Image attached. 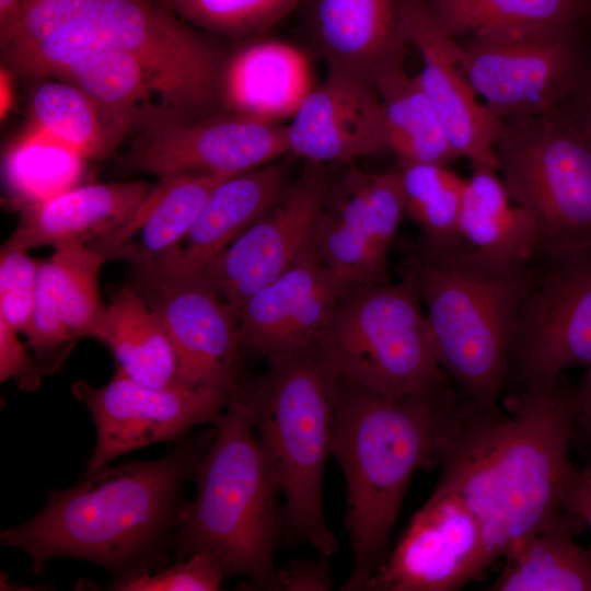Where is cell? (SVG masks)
Returning a JSON list of instances; mask_svg holds the SVG:
<instances>
[{
	"mask_svg": "<svg viewBox=\"0 0 591 591\" xmlns=\"http://www.w3.org/2000/svg\"><path fill=\"white\" fill-rule=\"evenodd\" d=\"M267 362L266 373L241 392L282 497L281 543L308 545L331 557L337 540L324 510V473L339 375L316 343Z\"/></svg>",
	"mask_w": 591,
	"mask_h": 591,
	"instance_id": "8992f818",
	"label": "cell"
},
{
	"mask_svg": "<svg viewBox=\"0 0 591 591\" xmlns=\"http://www.w3.org/2000/svg\"><path fill=\"white\" fill-rule=\"evenodd\" d=\"M565 512L588 526L591 533V471L579 472L569 493ZM588 551L591 553V543Z\"/></svg>",
	"mask_w": 591,
	"mask_h": 591,
	"instance_id": "ee69618b",
	"label": "cell"
},
{
	"mask_svg": "<svg viewBox=\"0 0 591 591\" xmlns=\"http://www.w3.org/2000/svg\"><path fill=\"white\" fill-rule=\"evenodd\" d=\"M71 392L86 406L96 429V443L82 476L130 451L183 438L199 425H215L236 394L179 383L143 385L118 368L105 385L77 381Z\"/></svg>",
	"mask_w": 591,
	"mask_h": 591,
	"instance_id": "4fadbf2b",
	"label": "cell"
},
{
	"mask_svg": "<svg viewBox=\"0 0 591 591\" xmlns=\"http://www.w3.org/2000/svg\"><path fill=\"white\" fill-rule=\"evenodd\" d=\"M94 0H23L21 15L3 51L31 46L57 32Z\"/></svg>",
	"mask_w": 591,
	"mask_h": 591,
	"instance_id": "ab89813d",
	"label": "cell"
},
{
	"mask_svg": "<svg viewBox=\"0 0 591 591\" xmlns=\"http://www.w3.org/2000/svg\"><path fill=\"white\" fill-rule=\"evenodd\" d=\"M513 335L508 379L519 390L591 363V245L542 256Z\"/></svg>",
	"mask_w": 591,
	"mask_h": 591,
	"instance_id": "8fae6325",
	"label": "cell"
},
{
	"mask_svg": "<svg viewBox=\"0 0 591 591\" xmlns=\"http://www.w3.org/2000/svg\"><path fill=\"white\" fill-rule=\"evenodd\" d=\"M234 175L182 174L159 178L138 207L90 247L107 260L143 269L165 256L189 231L212 190Z\"/></svg>",
	"mask_w": 591,
	"mask_h": 591,
	"instance_id": "603a6c76",
	"label": "cell"
},
{
	"mask_svg": "<svg viewBox=\"0 0 591 591\" xmlns=\"http://www.w3.org/2000/svg\"><path fill=\"white\" fill-rule=\"evenodd\" d=\"M81 159L50 139L30 138L12 150L7 174L12 187L27 204H34L73 187Z\"/></svg>",
	"mask_w": 591,
	"mask_h": 591,
	"instance_id": "d590c367",
	"label": "cell"
},
{
	"mask_svg": "<svg viewBox=\"0 0 591 591\" xmlns=\"http://www.w3.org/2000/svg\"><path fill=\"white\" fill-rule=\"evenodd\" d=\"M312 34L327 68L376 86L404 66L406 48L397 0H312Z\"/></svg>",
	"mask_w": 591,
	"mask_h": 591,
	"instance_id": "7402d4cb",
	"label": "cell"
},
{
	"mask_svg": "<svg viewBox=\"0 0 591 591\" xmlns=\"http://www.w3.org/2000/svg\"><path fill=\"white\" fill-rule=\"evenodd\" d=\"M573 391L577 404L576 436L579 433L591 442V363Z\"/></svg>",
	"mask_w": 591,
	"mask_h": 591,
	"instance_id": "f6af8a7d",
	"label": "cell"
},
{
	"mask_svg": "<svg viewBox=\"0 0 591 591\" xmlns=\"http://www.w3.org/2000/svg\"><path fill=\"white\" fill-rule=\"evenodd\" d=\"M150 187L143 182L89 184L27 204L3 244L25 251L46 245H89L125 220Z\"/></svg>",
	"mask_w": 591,
	"mask_h": 591,
	"instance_id": "d4e9b609",
	"label": "cell"
},
{
	"mask_svg": "<svg viewBox=\"0 0 591 591\" xmlns=\"http://www.w3.org/2000/svg\"><path fill=\"white\" fill-rule=\"evenodd\" d=\"M587 27H524L459 40L463 72L502 120L537 115L570 95L589 57Z\"/></svg>",
	"mask_w": 591,
	"mask_h": 591,
	"instance_id": "30bf717a",
	"label": "cell"
},
{
	"mask_svg": "<svg viewBox=\"0 0 591 591\" xmlns=\"http://www.w3.org/2000/svg\"><path fill=\"white\" fill-rule=\"evenodd\" d=\"M584 525L567 519L543 529L505 557L490 591H591V553L575 542Z\"/></svg>",
	"mask_w": 591,
	"mask_h": 591,
	"instance_id": "f1b7e54d",
	"label": "cell"
},
{
	"mask_svg": "<svg viewBox=\"0 0 591 591\" xmlns=\"http://www.w3.org/2000/svg\"><path fill=\"white\" fill-rule=\"evenodd\" d=\"M414 276L352 288L316 345L339 376L397 398L454 383L440 367Z\"/></svg>",
	"mask_w": 591,
	"mask_h": 591,
	"instance_id": "ba28073f",
	"label": "cell"
},
{
	"mask_svg": "<svg viewBox=\"0 0 591 591\" xmlns=\"http://www.w3.org/2000/svg\"><path fill=\"white\" fill-rule=\"evenodd\" d=\"M386 151L399 165L457 160L442 123L416 76L405 67L376 81Z\"/></svg>",
	"mask_w": 591,
	"mask_h": 591,
	"instance_id": "f546056e",
	"label": "cell"
},
{
	"mask_svg": "<svg viewBox=\"0 0 591 591\" xmlns=\"http://www.w3.org/2000/svg\"><path fill=\"white\" fill-rule=\"evenodd\" d=\"M397 173L405 216L420 229V242L434 250L468 247L459 229L466 178L438 163L399 165Z\"/></svg>",
	"mask_w": 591,
	"mask_h": 591,
	"instance_id": "d6a6232c",
	"label": "cell"
},
{
	"mask_svg": "<svg viewBox=\"0 0 591 591\" xmlns=\"http://www.w3.org/2000/svg\"><path fill=\"white\" fill-rule=\"evenodd\" d=\"M331 182L324 164L308 161L275 204L200 273L235 318L253 293L287 270L310 245Z\"/></svg>",
	"mask_w": 591,
	"mask_h": 591,
	"instance_id": "2e32d148",
	"label": "cell"
},
{
	"mask_svg": "<svg viewBox=\"0 0 591 591\" xmlns=\"http://www.w3.org/2000/svg\"><path fill=\"white\" fill-rule=\"evenodd\" d=\"M479 524L455 493L434 488L364 591H455L491 565Z\"/></svg>",
	"mask_w": 591,
	"mask_h": 591,
	"instance_id": "5bb4252c",
	"label": "cell"
},
{
	"mask_svg": "<svg viewBox=\"0 0 591 591\" xmlns=\"http://www.w3.org/2000/svg\"><path fill=\"white\" fill-rule=\"evenodd\" d=\"M23 0H0V45L8 47L18 25Z\"/></svg>",
	"mask_w": 591,
	"mask_h": 591,
	"instance_id": "bcb514c9",
	"label": "cell"
},
{
	"mask_svg": "<svg viewBox=\"0 0 591 591\" xmlns=\"http://www.w3.org/2000/svg\"><path fill=\"white\" fill-rule=\"evenodd\" d=\"M472 169L459 220L463 241L498 260L533 263L540 256V243L532 218L512 199L497 167Z\"/></svg>",
	"mask_w": 591,
	"mask_h": 591,
	"instance_id": "484cf974",
	"label": "cell"
},
{
	"mask_svg": "<svg viewBox=\"0 0 591 591\" xmlns=\"http://www.w3.org/2000/svg\"><path fill=\"white\" fill-rule=\"evenodd\" d=\"M405 265L417 283L436 358L477 409H499L531 264L498 260L470 247L410 243Z\"/></svg>",
	"mask_w": 591,
	"mask_h": 591,
	"instance_id": "277c9868",
	"label": "cell"
},
{
	"mask_svg": "<svg viewBox=\"0 0 591 591\" xmlns=\"http://www.w3.org/2000/svg\"><path fill=\"white\" fill-rule=\"evenodd\" d=\"M405 216L397 171L351 167L332 181L313 243L322 259L352 287L389 282V252Z\"/></svg>",
	"mask_w": 591,
	"mask_h": 591,
	"instance_id": "9a60e30c",
	"label": "cell"
},
{
	"mask_svg": "<svg viewBox=\"0 0 591 591\" xmlns=\"http://www.w3.org/2000/svg\"><path fill=\"white\" fill-rule=\"evenodd\" d=\"M28 109L38 132L82 159L111 155L135 127L78 86L57 79L32 89Z\"/></svg>",
	"mask_w": 591,
	"mask_h": 591,
	"instance_id": "83f0119b",
	"label": "cell"
},
{
	"mask_svg": "<svg viewBox=\"0 0 591 591\" xmlns=\"http://www.w3.org/2000/svg\"><path fill=\"white\" fill-rule=\"evenodd\" d=\"M54 266L58 296L66 321L79 337H93L106 305L99 291V274L104 256L84 244L55 247Z\"/></svg>",
	"mask_w": 591,
	"mask_h": 591,
	"instance_id": "836d02e7",
	"label": "cell"
},
{
	"mask_svg": "<svg viewBox=\"0 0 591 591\" xmlns=\"http://www.w3.org/2000/svg\"><path fill=\"white\" fill-rule=\"evenodd\" d=\"M328 557L296 558L278 569L274 591H328L333 576Z\"/></svg>",
	"mask_w": 591,
	"mask_h": 591,
	"instance_id": "b9f144b4",
	"label": "cell"
},
{
	"mask_svg": "<svg viewBox=\"0 0 591 591\" xmlns=\"http://www.w3.org/2000/svg\"><path fill=\"white\" fill-rule=\"evenodd\" d=\"M26 338V346L33 352L43 378L62 366L78 339L66 321L49 259L39 263L32 323Z\"/></svg>",
	"mask_w": 591,
	"mask_h": 591,
	"instance_id": "8d00e7d4",
	"label": "cell"
},
{
	"mask_svg": "<svg viewBox=\"0 0 591 591\" xmlns=\"http://www.w3.org/2000/svg\"><path fill=\"white\" fill-rule=\"evenodd\" d=\"M93 338L112 351L117 368L149 386L177 383V357L159 315L134 286L123 288L106 305Z\"/></svg>",
	"mask_w": 591,
	"mask_h": 591,
	"instance_id": "4316f807",
	"label": "cell"
},
{
	"mask_svg": "<svg viewBox=\"0 0 591 591\" xmlns=\"http://www.w3.org/2000/svg\"><path fill=\"white\" fill-rule=\"evenodd\" d=\"M159 315L177 357V383L235 394L242 386L237 321L200 274L132 285Z\"/></svg>",
	"mask_w": 591,
	"mask_h": 591,
	"instance_id": "e0dca14e",
	"label": "cell"
},
{
	"mask_svg": "<svg viewBox=\"0 0 591 591\" xmlns=\"http://www.w3.org/2000/svg\"><path fill=\"white\" fill-rule=\"evenodd\" d=\"M18 331L0 316V381L13 379L23 391L36 390L43 379Z\"/></svg>",
	"mask_w": 591,
	"mask_h": 591,
	"instance_id": "60d3db41",
	"label": "cell"
},
{
	"mask_svg": "<svg viewBox=\"0 0 591 591\" xmlns=\"http://www.w3.org/2000/svg\"><path fill=\"white\" fill-rule=\"evenodd\" d=\"M287 153V125L223 111L193 119L173 115L148 118L121 163L159 178L237 175Z\"/></svg>",
	"mask_w": 591,
	"mask_h": 591,
	"instance_id": "7c38bea8",
	"label": "cell"
},
{
	"mask_svg": "<svg viewBox=\"0 0 591 591\" xmlns=\"http://www.w3.org/2000/svg\"><path fill=\"white\" fill-rule=\"evenodd\" d=\"M215 427L195 477L196 496L184 511L171 549L178 560L198 552L211 554L225 578L240 576L250 589L274 591L282 497L241 389Z\"/></svg>",
	"mask_w": 591,
	"mask_h": 591,
	"instance_id": "5b68a950",
	"label": "cell"
},
{
	"mask_svg": "<svg viewBox=\"0 0 591 591\" xmlns=\"http://www.w3.org/2000/svg\"><path fill=\"white\" fill-rule=\"evenodd\" d=\"M51 79L78 86L97 104L134 126H141L155 114L147 107L151 96L161 102L151 72L136 57L120 50L105 49L90 54L58 71Z\"/></svg>",
	"mask_w": 591,
	"mask_h": 591,
	"instance_id": "1f68e13d",
	"label": "cell"
},
{
	"mask_svg": "<svg viewBox=\"0 0 591 591\" xmlns=\"http://www.w3.org/2000/svg\"><path fill=\"white\" fill-rule=\"evenodd\" d=\"M289 169L278 160L222 181L198 218L165 256L134 270L136 283L200 274L233 240L265 213L289 183Z\"/></svg>",
	"mask_w": 591,
	"mask_h": 591,
	"instance_id": "44dd1931",
	"label": "cell"
},
{
	"mask_svg": "<svg viewBox=\"0 0 591 591\" xmlns=\"http://www.w3.org/2000/svg\"><path fill=\"white\" fill-rule=\"evenodd\" d=\"M287 140L289 153L322 164L386 151L376 86L327 68L290 118Z\"/></svg>",
	"mask_w": 591,
	"mask_h": 591,
	"instance_id": "ffe728a7",
	"label": "cell"
},
{
	"mask_svg": "<svg viewBox=\"0 0 591 591\" xmlns=\"http://www.w3.org/2000/svg\"><path fill=\"white\" fill-rule=\"evenodd\" d=\"M455 38L483 32L524 27H587V0H427Z\"/></svg>",
	"mask_w": 591,
	"mask_h": 591,
	"instance_id": "4dcf8cb0",
	"label": "cell"
},
{
	"mask_svg": "<svg viewBox=\"0 0 591 591\" xmlns=\"http://www.w3.org/2000/svg\"><path fill=\"white\" fill-rule=\"evenodd\" d=\"M312 86L309 62L299 49L257 39L227 54L219 104L227 112L280 123L292 117Z\"/></svg>",
	"mask_w": 591,
	"mask_h": 591,
	"instance_id": "cb8c5ba5",
	"label": "cell"
},
{
	"mask_svg": "<svg viewBox=\"0 0 591 591\" xmlns=\"http://www.w3.org/2000/svg\"><path fill=\"white\" fill-rule=\"evenodd\" d=\"M407 46L421 57L416 76L433 105L457 159L472 167H497L495 148L505 120L477 100L459 60V40L433 13L427 0H397ZM498 169V167H497Z\"/></svg>",
	"mask_w": 591,
	"mask_h": 591,
	"instance_id": "ac0fdd59",
	"label": "cell"
},
{
	"mask_svg": "<svg viewBox=\"0 0 591 591\" xmlns=\"http://www.w3.org/2000/svg\"><path fill=\"white\" fill-rule=\"evenodd\" d=\"M495 155L510 196L534 222L540 256L591 245V138L565 102L505 120Z\"/></svg>",
	"mask_w": 591,
	"mask_h": 591,
	"instance_id": "9c48e42d",
	"label": "cell"
},
{
	"mask_svg": "<svg viewBox=\"0 0 591 591\" xmlns=\"http://www.w3.org/2000/svg\"><path fill=\"white\" fill-rule=\"evenodd\" d=\"M352 288L322 259L312 239L287 270L241 308L236 321L242 350L268 359L315 344Z\"/></svg>",
	"mask_w": 591,
	"mask_h": 591,
	"instance_id": "d6986e66",
	"label": "cell"
},
{
	"mask_svg": "<svg viewBox=\"0 0 591 591\" xmlns=\"http://www.w3.org/2000/svg\"><path fill=\"white\" fill-rule=\"evenodd\" d=\"M14 71L7 63L0 67V118L5 119L15 104Z\"/></svg>",
	"mask_w": 591,
	"mask_h": 591,
	"instance_id": "7dc6e473",
	"label": "cell"
},
{
	"mask_svg": "<svg viewBox=\"0 0 591 591\" xmlns=\"http://www.w3.org/2000/svg\"><path fill=\"white\" fill-rule=\"evenodd\" d=\"M564 102L591 138V55L588 57L578 83Z\"/></svg>",
	"mask_w": 591,
	"mask_h": 591,
	"instance_id": "7bdbcfd3",
	"label": "cell"
},
{
	"mask_svg": "<svg viewBox=\"0 0 591 591\" xmlns=\"http://www.w3.org/2000/svg\"><path fill=\"white\" fill-rule=\"evenodd\" d=\"M224 572L208 553H194L160 571H141L115 579L114 590L123 591H217Z\"/></svg>",
	"mask_w": 591,
	"mask_h": 591,
	"instance_id": "74e56055",
	"label": "cell"
},
{
	"mask_svg": "<svg viewBox=\"0 0 591 591\" xmlns=\"http://www.w3.org/2000/svg\"><path fill=\"white\" fill-rule=\"evenodd\" d=\"M215 431L185 439L164 456L107 465L73 487L53 490L26 522L1 532L3 546L24 552L40 573L56 557L92 561L116 578L166 563L195 479Z\"/></svg>",
	"mask_w": 591,
	"mask_h": 591,
	"instance_id": "7a4b0ae2",
	"label": "cell"
},
{
	"mask_svg": "<svg viewBox=\"0 0 591 591\" xmlns=\"http://www.w3.org/2000/svg\"><path fill=\"white\" fill-rule=\"evenodd\" d=\"M190 25L225 37H252L308 0H152Z\"/></svg>",
	"mask_w": 591,
	"mask_h": 591,
	"instance_id": "e575fe53",
	"label": "cell"
},
{
	"mask_svg": "<svg viewBox=\"0 0 591 591\" xmlns=\"http://www.w3.org/2000/svg\"><path fill=\"white\" fill-rule=\"evenodd\" d=\"M464 398L453 383L390 398L339 376L331 452L345 478L352 557L340 590L364 591L390 551L414 474L439 465Z\"/></svg>",
	"mask_w": 591,
	"mask_h": 591,
	"instance_id": "3957f363",
	"label": "cell"
},
{
	"mask_svg": "<svg viewBox=\"0 0 591 591\" xmlns=\"http://www.w3.org/2000/svg\"><path fill=\"white\" fill-rule=\"evenodd\" d=\"M39 263L25 250L1 247L0 316L25 335L32 323Z\"/></svg>",
	"mask_w": 591,
	"mask_h": 591,
	"instance_id": "f35d334b",
	"label": "cell"
},
{
	"mask_svg": "<svg viewBox=\"0 0 591 591\" xmlns=\"http://www.w3.org/2000/svg\"><path fill=\"white\" fill-rule=\"evenodd\" d=\"M508 409L509 415L484 412L464 399L434 487L466 502L491 563L530 535L575 519L565 507L580 472L569 453L576 436L573 387L557 380L520 389Z\"/></svg>",
	"mask_w": 591,
	"mask_h": 591,
	"instance_id": "6da1fadb",
	"label": "cell"
},
{
	"mask_svg": "<svg viewBox=\"0 0 591 591\" xmlns=\"http://www.w3.org/2000/svg\"><path fill=\"white\" fill-rule=\"evenodd\" d=\"M587 1L591 3V0H587Z\"/></svg>",
	"mask_w": 591,
	"mask_h": 591,
	"instance_id": "c3c4849f",
	"label": "cell"
},
{
	"mask_svg": "<svg viewBox=\"0 0 591 591\" xmlns=\"http://www.w3.org/2000/svg\"><path fill=\"white\" fill-rule=\"evenodd\" d=\"M105 49L125 51L144 65L169 114L200 118L219 104L228 53L152 0H94L57 32L4 57L15 73L40 79Z\"/></svg>",
	"mask_w": 591,
	"mask_h": 591,
	"instance_id": "52a82bcc",
	"label": "cell"
}]
</instances>
